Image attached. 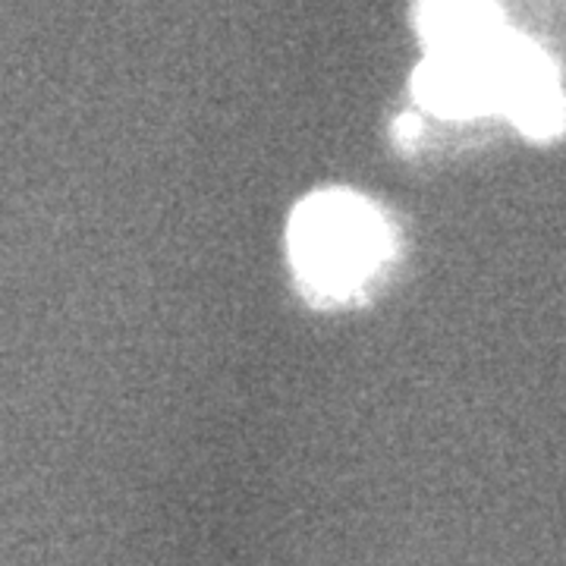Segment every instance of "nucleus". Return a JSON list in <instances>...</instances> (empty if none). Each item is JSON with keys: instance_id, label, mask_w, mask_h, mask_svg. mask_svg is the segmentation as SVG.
Returning a JSON list of instances; mask_svg holds the SVG:
<instances>
[{"instance_id": "1", "label": "nucleus", "mask_w": 566, "mask_h": 566, "mask_svg": "<svg viewBox=\"0 0 566 566\" xmlns=\"http://www.w3.org/2000/svg\"><path fill=\"white\" fill-rule=\"evenodd\" d=\"M286 245L296 281L318 305L359 300L397 255L385 211L349 189H322L296 205Z\"/></svg>"}, {"instance_id": "2", "label": "nucleus", "mask_w": 566, "mask_h": 566, "mask_svg": "<svg viewBox=\"0 0 566 566\" xmlns=\"http://www.w3.org/2000/svg\"><path fill=\"white\" fill-rule=\"evenodd\" d=\"M506 35L510 29L479 51L428 54L412 76L416 102L450 120L501 114V51Z\"/></svg>"}, {"instance_id": "3", "label": "nucleus", "mask_w": 566, "mask_h": 566, "mask_svg": "<svg viewBox=\"0 0 566 566\" xmlns=\"http://www.w3.org/2000/svg\"><path fill=\"white\" fill-rule=\"evenodd\" d=\"M501 114L535 142L566 129V95L557 66L535 41L510 32L501 51Z\"/></svg>"}, {"instance_id": "4", "label": "nucleus", "mask_w": 566, "mask_h": 566, "mask_svg": "<svg viewBox=\"0 0 566 566\" xmlns=\"http://www.w3.org/2000/svg\"><path fill=\"white\" fill-rule=\"evenodd\" d=\"M416 29L428 54L479 51L506 32L504 13L494 0H422Z\"/></svg>"}, {"instance_id": "5", "label": "nucleus", "mask_w": 566, "mask_h": 566, "mask_svg": "<svg viewBox=\"0 0 566 566\" xmlns=\"http://www.w3.org/2000/svg\"><path fill=\"white\" fill-rule=\"evenodd\" d=\"M419 133H422V123H419V117L406 114V117L397 120V142H400V145H412V142L419 139Z\"/></svg>"}]
</instances>
